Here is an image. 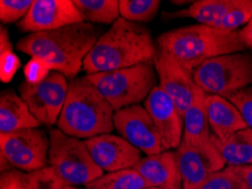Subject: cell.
Returning a JSON list of instances; mask_svg holds the SVG:
<instances>
[{"instance_id":"35","label":"cell","mask_w":252,"mask_h":189,"mask_svg":"<svg viewBox=\"0 0 252 189\" xmlns=\"http://www.w3.org/2000/svg\"><path fill=\"white\" fill-rule=\"evenodd\" d=\"M66 189H89V188H81V187H71V186H67Z\"/></svg>"},{"instance_id":"28","label":"cell","mask_w":252,"mask_h":189,"mask_svg":"<svg viewBox=\"0 0 252 189\" xmlns=\"http://www.w3.org/2000/svg\"><path fill=\"white\" fill-rule=\"evenodd\" d=\"M200 189H248L235 167H225L209 178Z\"/></svg>"},{"instance_id":"21","label":"cell","mask_w":252,"mask_h":189,"mask_svg":"<svg viewBox=\"0 0 252 189\" xmlns=\"http://www.w3.org/2000/svg\"><path fill=\"white\" fill-rule=\"evenodd\" d=\"M233 2L234 0H199L192 2L187 9L170 14L165 13L164 17L167 19L189 17L197 21L199 24L215 28V25L224 16Z\"/></svg>"},{"instance_id":"25","label":"cell","mask_w":252,"mask_h":189,"mask_svg":"<svg viewBox=\"0 0 252 189\" xmlns=\"http://www.w3.org/2000/svg\"><path fill=\"white\" fill-rule=\"evenodd\" d=\"M252 19V0H234L224 16L215 25L216 29L228 31H239Z\"/></svg>"},{"instance_id":"4","label":"cell","mask_w":252,"mask_h":189,"mask_svg":"<svg viewBox=\"0 0 252 189\" xmlns=\"http://www.w3.org/2000/svg\"><path fill=\"white\" fill-rule=\"evenodd\" d=\"M113 110L86 76L69 80L67 99L57 122L68 136L89 140L114 130Z\"/></svg>"},{"instance_id":"20","label":"cell","mask_w":252,"mask_h":189,"mask_svg":"<svg viewBox=\"0 0 252 189\" xmlns=\"http://www.w3.org/2000/svg\"><path fill=\"white\" fill-rule=\"evenodd\" d=\"M212 142L219 150L226 167H243L252 164V129L244 128L220 142L212 134Z\"/></svg>"},{"instance_id":"18","label":"cell","mask_w":252,"mask_h":189,"mask_svg":"<svg viewBox=\"0 0 252 189\" xmlns=\"http://www.w3.org/2000/svg\"><path fill=\"white\" fill-rule=\"evenodd\" d=\"M41 123L34 117L28 104L13 90H5L0 94V134L22 129L39 128Z\"/></svg>"},{"instance_id":"23","label":"cell","mask_w":252,"mask_h":189,"mask_svg":"<svg viewBox=\"0 0 252 189\" xmlns=\"http://www.w3.org/2000/svg\"><path fill=\"white\" fill-rule=\"evenodd\" d=\"M148 186L135 169L103 173L86 188L89 189H146Z\"/></svg>"},{"instance_id":"7","label":"cell","mask_w":252,"mask_h":189,"mask_svg":"<svg viewBox=\"0 0 252 189\" xmlns=\"http://www.w3.org/2000/svg\"><path fill=\"white\" fill-rule=\"evenodd\" d=\"M49 138V165L67 186L87 187L104 173L95 164L84 141L58 128L50 130Z\"/></svg>"},{"instance_id":"30","label":"cell","mask_w":252,"mask_h":189,"mask_svg":"<svg viewBox=\"0 0 252 189\" xmlns=\"http://www.w3.org/2000/svg\"><path fill=\"white\" fill-rule=\"evenodd\" d=\"M227 100L238 108L248 127L252 129V85L228 96Z\"/></svg>"},{"instance_id":"17","label":"cell","mask_w":252,"mask_h":189,"mask_svg":"<svg viewBox=\"0 0 252 189\" xmlns=\"http://www.w3.org/2000/svg\"><path fill=\"white\" fill-rule=\"evenodd\" d=\"M206 109L212 134L220 142L228 140L239 130L248 128V125L238 108L226 98L207 95Z\"/></svg>"},{"instance_id":"26","label":"cell","mask_w":252,"mask_h":189,"mask_svg":"<svg viewBox=\"0 0 252 189\" xmlns=\"http://www.w3.org/2000/svg\"><path fill=\"white\" fill-rule=\"evenodd\" d=\"M21 67V60L13 50L8 31H0V78L3 83H9Z\"/></svg>"},{"instance_id":"14","label":"cell","mask_w":252,"mask_h":189,"mask_svg":"<svg viewBox=\"0 0 252 189\" xmlns=\"http://www.w3.org/2000/svg\"><path fill=\"white\" fill-rule=\"evenodd\" d=\"M144 107L154 121L166 151L178 149L183 137V117L173 100L158 85L144 101Z\"/></svg>"},{"instance_id":"15","label":"cell","mask_w":252,"mask_h":189,"mask_svg":"<svg viewBox=\"0 0 252 189\" xmlns=\"http://www.w3.org/2000/svg\"><path fill=\"white\" fill-rule=\"evenodd\" d=\"M154 66L159 80L158 86L173 100L183 117L192 102L197 88L192 73L161 51L155 57Z\"/></svg>"},{"instance_id":"24","label":"cell","mask_w":252,"mask_h":189,"mask_svg":"<svg viewBox=\"0 0 252 189\" xmlns=\"http://www.w3.org/2000/svg\"><path fill=\"white\" fill-rule=\"evenodd\" d=\"M159 0H120V17L132 23H150L158 13Z\"/></svg>"},{"instance_id":"34","label":"cell","mask_w":252,"mask_h":189,"mask_svg":"<svg viewBox=\"0 0 252 189\" xmlns=\"http://www.w3.org/2000/svg\"><path fill=\"white\" fill-rule=\"evenodd\" d=\"M240 36L246 48L252 49V19L248 24L240 30Z\"/></svg>"},{"instance_id":"33","label":"cell","mask_w":252,"mask_h":189,"mask_svg":"<svg viewBox=\"0 0 252 189\" xmlns=\"http://www.w3.org/2000/svg\"><path fill=\"white\" fill-rule=\"evenodd\" d=\"M235 169L239 175L241 176L247 188L252 189V164L243 165V167H235Z\"/></svg>"},{"instance_id":"12","label":"cell","mask_w":252,"mask_h":189,"mask_svg":"<svg viewBox=\"0 0 252 189\" xmlns=\"http://www.w3.org/2000/svg\"><path fill=\"white\" fill-rule=\"evenodd\" d=\"M74 0H34L28 15L17 23L23 32L39 33L84 23Z\"/></svg>"},{"instance_id":"5","label":"cell","mask_w":252,"mask_h":189,"mask_svg":"<svg viewBox=\"0 0 252 189\" xmlns=\"http://www.w3.org/2000/svg\"><path fill=\"white\" fill-rule=\"evenodd\" d=\"M114 111L145 101L158 86L154 60L117 71L86 75Z\"/></svg>"},{"instance_id":"27","label":"cell","mask_w":252,"mask_h":189,"mask_svg":"<svg viewBox=\"0 0 252 189\" xmlns=\"http://www.w3.org/2000/svg\"><path fill=\"white\" fill-rule=\"evenodd\" d=\"M24 183L25 189H66L67 187L50 165L24 173Z\"/></svg>"},{"instance_id":"2","label":"cell","mask_w":252,"mask_h":189,"mask_svg":"<svg viewBox=\"0 0 252 189\" xmlns=\"http://www.w3.org/2000/svg\"><path fill=\"white\" fill-rule=\"evenodd\" d=\"M158 53L150 30L120 17L98 38L83 69L86 75L117 71L153 61Z\"/></svg>"},{"instance_id":"3","label":"cell","mask_w":252,"mask_h":189,"mask_svg":"<svg viewBox=\"0 0 252 189\" xmlns=\"http://www.w3.org/2000/svg\"><path fill=\"white\" fill-rule=\"evenodd\" d=\"M158 51L170 56L187 71L193 72L212 58L243 52L246 50L239 31H223L194 24L174 29L158 38Z\"/></svg>"},{"instance_id":"1","label":"cell","mask_w":252,"mask_h":189,"mask_svg":"<svg viewBox=\"0 0 252 189\" xmlns=\"http://www.w3.org/2000/svg\"><path fill=\"white\" fill-rule=\"evenodd\" d=\"M101 36V29L84 22L48 32L31 33L17 42L16 48L25 55L47 61L53 72L71 80L83 69L84 60Z\"/></svg>"},{"instance_id":"22","label":"cell","mask_w":252,"mask_h":189,"mask_svg":"<svg viewBox=\"0 0 252 189\" xmlns=\"http://www.w3.org/2000/svg\"><path fill=\"white\" fill-rule=\"evenodd\" d=\"M84 21L90 24H113L120 18L119 0H74Z\"/></svg>"},{"instance_id":"32","label":"cell","mask_w":252,"mask_h":189,"mask_svg":"<svg viewBox=\"0 0 252 189\" xmlns=\"http://www.w3.org/2000/svg\"><path fill=\"white\" fill-rule=\"evenodd\" d=\"M24 173L16 169L1 172L0 189H25Z\"/></svg>"},{"instance_id":"10","label":"cell","mask_w":252,"mask_h":189,"mask_svg":"<svg viewBox=\"0 0 252 189\" xmlns=\"http://www.w3.org/2000/svg\"><path fill=\"white\" fill-rule=\"evenodd\" d=\"M183 189H200L217 171L226 167L219 150L211 142L192 145L181 142L175 151Z\"/></svg>"},{"instance_id":"11","label":"cell","mask_w":252,"mask_h":189,"mask_svg":"<svg viewBox=\"0 0 252 189\" xmlns=\"http://www.w3.org/2000/svg\"><path fill=\"white\" fill-rule=\"evenodd\" d=\"M113 123L119 136L141 153L153 155L166 151L155 123L144 106L136 104L116 111Z\"/></svg>"},{"instance_id":"6","label":"cell","mask_w":252,"mask_h":189,"mask_svg":"<svg viewBox=\"0 0 252 189\" xmlns=\"http://www.w3.org/2000/svg\"><path fill=\"white\" fill-rule=\"evenodd\" d=\"M192 77L204 93L227 99L252 84V55L236 52L212 58L194 69Z\"/></svg>"},{"instance_id":"36","label":"cell","mask_w":252,"mask_h":189,"mask_svg":"<svg viewBox=\"0 0 252 189\" xmlns=\"http://www.w3.org/2000/svg\"><path fill=\"white\" fill-rule=\"evenodd\" d=\"M146 189H158V188H154V187H147Z\"/></svg>"},{"instance_id":"9","label":"cell","mask_w":252,"mask_h":189,"mask_svg":"<svg viewBox=\"0 0 252 189\" xmlns=\"http://www.w3.org/2000/svg\"><path fill=\"white\" fill-rule=\"evenodd\" d=\"M69 82L58 72H51L39 84L21 83L20 95L28 104L31 113L41 125L52 126L58 122L67 99Z\"/></svg>"},{"instance_id":"29","label":"cell","mask_w":252,"mask_h":189,"mask_svg":"<svg viewBox=\"0 0 252 189\" xmlns=\"http://www.w3.org/2000/svg\"><path fill=\"white\" fill-rule=\"evenodd\" d=\"M33 0H1L0 19L2 23H20L33 5Z\"/></svg>"},{"instance_id":"8","label":"cell","mask_w":252,"mask_h":189,"mask_svg":"<svg viewBox=\"0 0 252 189\" xmlns=\"http://www.w3.org/2000/svg\"><path fill=\"white\" fill-rule=\"evenodd\" d=\"M50 138L40 128L0 134L1 160L11 168L29 173L49 164Z\"/></svg>"},{"instance_id":"16","label":"cell","mask_w":252,"mask_h":189,"mask_svg":"<svg viewBox=\"0 0 252 189\" xmlns=\"http://www.w3.org/2000/svg\"><path fill=\"white\" fill-rule=\"evenodd\" d=\"M133 169L143 177L148 187L183 189L175 152L164 151L141 157Z\"/></svg>"},{"instance_id":"19","label":"cell","mask_w":252,"mask_h":189,"mask_svg":"<svg viewBox=\"0 0 252 189\" xmlns=\"http://www.w3.org/2000/svg\"><path fill=\"white\" fill-rule=\"evenodd\" d=\"M206 96L197 86L191 104L183 114V137L182 142L192 145H201L211 142L212 130L209 127Z\"/></svg>"},{"instance_id":"13","label":"cell","mask_w":252,"mask_h":189,"mask_svg":"<svg viewBox=\"0 0 252 189\" xmlns=\"http://www.w3.org/2000/svg\"><path fill=\"white\" fill-rule=\"evenodd\" d=\"M95 164L103 172L131 169L141 159V152L119 135L104 134L84 141Z\"/></svg>"},{"instance_id":"31","label":"cell","mask_w":252,"mask_h":189,"mask_svg":"<svg viewBox=\"0 0 252 189\" xmlns=\"http://www.w3.org/2000/svg\"><path fill=\"white\" fill-rule=\"evenodd\" d=\"M52 72L47 61L40 58H31L24 67L25 82L30 84H39L50 75Z\"/></svg>"}]
</instances>
